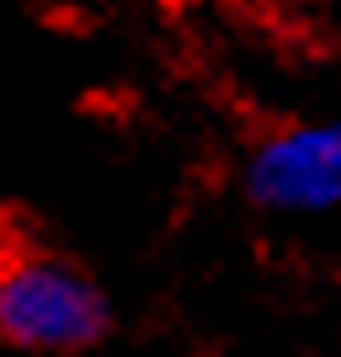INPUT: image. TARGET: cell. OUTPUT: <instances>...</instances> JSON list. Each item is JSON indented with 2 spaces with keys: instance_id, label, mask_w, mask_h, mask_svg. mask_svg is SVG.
<instances>
[{
  "instance_id": "cell-1",
  "label": "cell",
  "mask_w": 341,
  "mask_h": 357,
  "mask_svg": "<svg viewBox=\"0 0 341 357\" xmlns=\"http://www.w3.org/2000/svg\"><path fill=\"white\" fill-rule=\"evenodd\" d=\"M112 326L102 283L48 245H0V342L16 352L70 357Z\"/></svg>"
},
{
  "instance_id": "cell-2",
  "label": "cell",
  "mask_w": 341,
  "mask_h": 357,
  "mask_svg": "<svg viewBox=\"0 0 341 357\" xmlns=\"http://www.w3.org/2000/svg\"><path fill=\"white\" fill-rule=\"evenodd\" d=\"M240 187L262 213L326 219L341 208V123L294 118L256 139L240 160Z\"/></svg>"
}]
</instances>
